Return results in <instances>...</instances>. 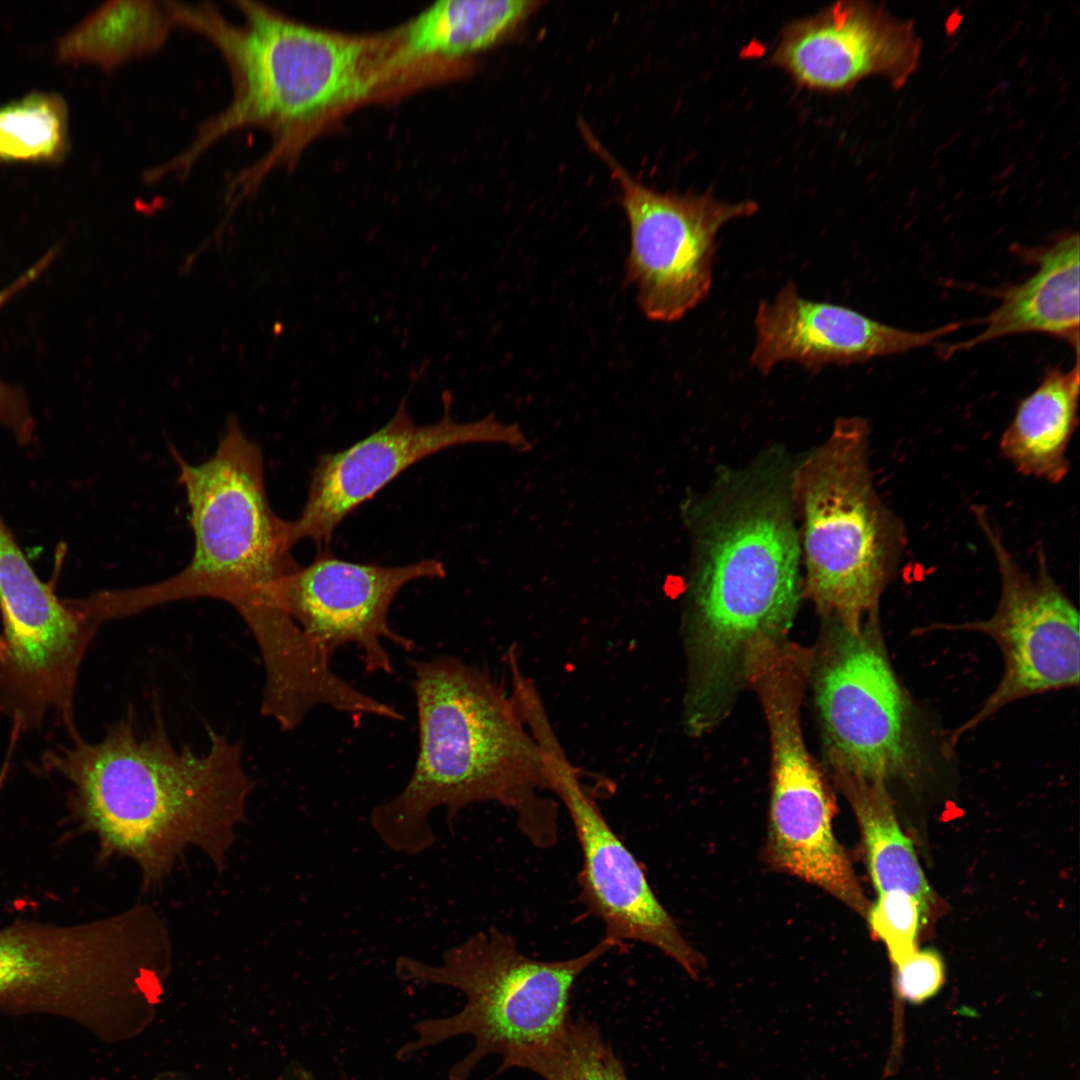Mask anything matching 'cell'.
<instances>
[{"instance_id":"obj_17","label":"cell","mask_w":1080,"mask_h":1080,"mask_svg":"<svg viewBox=\"0 0 1080 1080\" xmlns=\"http://www.w3.org/2000/svg\"><path fill=\"white\" fill-rule=\"evenodd\" d=\"M920 50L912 24L871 4L844 1L788 25L773 59L802 86L840 91L873 74L903 85Z\"/></svg>"},{"instance_id":"obj_2","label":"cell","mask_w":1080,"mask_h":1080,"mask_svg":"<svg viewBox=\"0 0 1080 1080\" xmlns=\"http://www.w3.org/2000/svg\"><path fill=\"white\" fill-rule=\"evenodd\" d=\"M209 746L177 748L160 713L142 732L134 710L97 743L81 737L48 751L46 769L72 786L70 806L99 858H127L145 890L158 887L191 848L221 871L246 817L254 783L241 744L206 726Z\"/></svg>"},{"instance_id":"obj_14","label":"cell","mask_w":1080,"mask_h":1080,"mask_svg":"<svg viewBox=\"0 0 1080 1080\" xmlns=\"http://www.w3.org/2000/svg\"><path fill=\"white\" fill-rule=\"evenodd\" d=\"M542 746L551 791L566 807L580 844V898L602 921L604 938L613 946L625 941L651 945L697 978L704 967L702 957L682 936L639 861L584 790L558 739L548 738Z\"/></svg>"},{"instance_id":"obj_26","label":"cell","mask_w":1080,"mask_h":1080,"mask_svg":"<svg viewBox=\"0 0 1080 1080\" xmlns=\"http://www.w3.org/2000/svg\"><path fill=\"white\" fill-rule=\"evenodd\" d=\"M866 917L874 935L885 943L894 965L917 951V933L924 918L911 895L902 890L878 894Z\"/></svg>"},{"instance_id":"obj_12","label":"cell","mask_w":1080,"mask_h":1080,"mask_svg":"<svg viewBox=\"0 0 1080 1080\" xmlns=\"http://www.w3.org/2000/svg\"><path fill=\"white\" fill-rule=\"evenodd\" d=\"M972 512L991 547L1000 576V598L985 620L932 625L921 631H970L999 647L1004 673L995 690L969 720L951 734L956 742L998 710L1028 696L1077 687L1080 673L1079 613L1049 573L1042 553L1031 574L1016 561L986 510Z\"/></svg>"},{"instance_id":"obj_18","label":"cell","mask_w":1080,"mask_h":1080,"mask_svg":"<svg viewBox=\"0 0 1080 1080\" xmlns=\"http://www.w3.org/2000/svg\"><path fill=\"white\" fill-rule=\"evenodd\" d=\"M960 326L951 322L926 331L901 329L845 306L807 300L788 282L757 307L750 362L763 375L783 362L816 372L828 364L863 363L934 345Z\"/></svg>"},{"instance_id":"obj_8","label":"cell","mask_w":1080,"mask_h":1080,"mask_svg":"<svg viewBox=\"0 0 1080 1080\" xmlns=\"http://www.w3.org/2000/svg\"><path fill=\"white\" fill-rule=\"evenodd\" d=\"M166 945L146 903L81 924L14 921L0 927V1006L81 1014L136 997Z\"/></svg>"},{"instance_id":"obj_31","label":"cell","mask_w":1080,"mask_h":1080,"mask_svg":"<svg viewBox=\"0 0 1080 1080\" xmlns=\"http://www.w3.org/2000/svg\"><path fill=\"white\" fill-rule=\"evenodd\" d=\"M343 1080H349V1079H348V1078H346V1077H343Z\"/></svg>"},{"instance_id":"obj_27","label":"cell","mask_w":1080,"mask_h":1080,"mask_svg":"<svg viewBox=\"0 0 1080 1080\" xmlns=\"http://www.w3.org/2000/svg\"><path fill=\"white\" fill-rule=\"evenodd\" d=\"M35 280L31 271H24L0 290V309ZM0 426L8 430L20 444H28L35 433V421L24 390L0 377Z\"/></svg>"},{"instance_id":"obj_30","label":"cell","mask_w":1080,"mask_h":1080,"mask_svg":"<svg viewBox=\"0 0 1080 1080\" xmlns=\"http://www.w3.org/2000/svg\"><path fill=\"white\" fill-rule=\"evenodd\" d=\"M4 650H5V643H4L3 639H2V636H0V659L2 658V656L4 654Z\"/></svg>"},{"instance_id":"obj_9","label":"cell","mask_w":1080,"mask_h":1080,"mask_svg":"<svg viewBox=\"0 0 1080 1080\" xmlns=\"http://www.w3.org/2000/svg\"><path fill=\"white\" fill-rule=\"evenodd\" d=\"M808 687L824 765L868 780H913L923 751L913 707L888 656L880 617L852 630L822 619Z\"/></svg>"},{"instance_id":"obj_1","label":"cell","mask_w":1080,"mask_h":1080,"mask_svg":"<svg viewBox=\"0 0 1080 1080\" xmlns=\"http://www.w3.org/2000/svg\"><path fill=\"white\" fill-rule=\"evenodd\" d=\"M796 459L769 448L685 502L691 564L682 616L685 696L726 712L755 666L789 641L804 597Z\"/></svg>"},{"instance_id":"obj_24","label":"cell","mask_w":1080,"mask_h":1080,"mask_svg":"<svg viewBox=\"0 0 1080 1080\" xmlns=\"http://www.w3.org/2000/svg\"><path fill=\"white\" fill-rule=\"evenodd\" d=\"M70 150L64 99L52 92H31L0 104V164H58Z\"/></svg>"},{"instance_id":"obj_28","label":"cell","mask_w":1080,"mask_h":1080,"mask_svg":"<svg viewBox=\"0 0 1080 1080\" xmlns=\"http://www.w3.org/2000/svg\"><path fill=\"white\" fill-rule=\"evenodd\" d=\"M895 966V992L898 1000L919 1004L933 997L945 981L944 963L938 952L925 949Z\"/></svg>"},{"instance_id":"obj_7","label":"cell","mask_w":1080,"mask_h":1080,"mask_svg":"<svg viewBox=\"0 0 1080 1080\" xmlns=\"http://www.w3.org/2000/svg\"><path fill=\"white\" fill-rule=\"evenodd\" d=\"M613 947L603 938L576 957L544 961L521 952L512 936L489 928L446 950L439 964L399 957L400 979L458 989L466 1002L451 1016L417 1022L415 1037L398 1049L397 1058L406 1061L455 1037H471L472 1049L448 1074L449 1080H467L488 1056H499L501 1067L546 1044L571 1018V993L580 975Z\"/></svg>"},{"instance_id":"obj_20","label":"cell","mask_w":1080,"mask_h":1080,"mask_svg":"<svg viewBox=\"0 0 1080 1080\" xmlns=\"http://www.w3.org/2000/svg\"><path fill=\"white\" fill-rule=\"evenodd\" d=\"M1079 356L1067 371H1047L1017 406L1000 439L1002 455L1016 471L1051 483L1069 472L1067 448L1078 424Z\"/></svg>"},{"instance_id":"obj_6","label":"cell","mask_w":1080,"mask_h":1080,"mask_svg":"<svg viewBox=\"0 0 1080 1080\" xmlns=\"http://www.w3.org/2000/svg\"><path fill=\"white\" fill-rule=\"evenodd\" d=\"M869 437L864 419L840 418L793 470L804 597L852 630L879 615L905 547L901 521L874 486Z\"/></svg>"},{"instance_id":"obj_10","label":"cell","mask_w":1080,"mask_h":1080,"mask_svg":"<svg viewBox=\"0 0 1080 1080\" xmlns=\"http://www.w3.org/2000/svg\"><path fill=\"white\" fill-rule=\"evenodd\" d=\"M0 708L16 732L53 712L70 737L77 675L100 623L79 599L62 600L30 565L0 515Z\"/></svg>"},{"instance_id":"obj_19","label":"cell","mask_w":1080,"mask_h":1080,"mask_svg":"<svg viewBox=\"0 0 1080 1080\" xmlns=\"http://www.w3.org/2000/svg\"><path fill=\"white\" fill-rule=\"evenodd\" d=\"M1079 249L1078 233H1069L1034 253L1035 273L1003 292L999 305L980 321L979 334L948 346L943 355L1034 332L1065 341L1079 356Z\"/></svg>"},{"instance_id":"obj_5","label":"cell","mask_w":1080,"mask_h":1080,"mask_svg":"<svg viewBox=\"0 0 1080 1080\" xmlns=\"http://www.w3.org/2000/svg\"><path fill=\"white\" fill-rule=\"evenodd\" d=\"M194 536L189 563L157 583L89 596L103 623L157 605L190 598H215L243 618L259 647L264 670L290 672L303 663L309 643L287 613L281 597L293 559L289 521L272 510L260 448L231 419L216 450L191 464L176 449Z\"/></svg>"},{"instance_id":"obj_11","label":"cell","mask_w":1080,"mask_h":1080,"mask_svg":"<svg viewBox=\"0 0 1080 1080\" xmlns=\"http://www.w3.org/2000/svg\"><path fill=\"white\" fill-rule=\"evenodd\" d=\"M579 128L621 190L630 227L626 279L637 288L644 315L675 322L700 304L713 281L716 236L727 222L757 210L751 201L728 203L710 193H663L632 177L584 122Z\"/></svg>"},{"instance_id":"obj_23","label":"cell","mask_w":1080,"mask_h":1080,"mask_svg":"<svg viewBox=\"0 0 1080 1080\" xmlns=\"http://www.w3.org/2000/svg\"><path fill=\"white\" fill-rule=\"evenodd\" d=\"M829 772L856 816L875 890L878 894L891 890L908 893L919 903L925 921L934 896L913 845L899 826L886 783L843 771Z\"/></svg>"},{"instance_id":"obj_3","label":"cell","mask_w":1080,"mask_h":1080,"mask_svg":"<svg viewBox=\"0 0 1080 1080\" xmlns=\"http://www.w3.org/2000/svg\"><path fill=\"white\" fill-rule=\"evenodd\" d=\"M241 21L211 2L167 1L177 28L218 51L231 80V100L203 121L183 150L155 165L158 181L184 178L216 143L237 131L260 129L271 148L227 183L239 201L255 193L304 133L321 118L372 94L388 67L375 40L325 31L257 1H235Z\"/></svg>"},{"instance_id":"obj_15","label":"cell","mask_w":1080,"mask_h":1080,"mask_svg":"<svg viewBox=\"0 0 1080 1080\" xmlns=\"http://www.w3.org/2000/svg\"><path fill=\"white\" fill-rule=\"evenodd\" d=\"M445 575L444 565L435 559L382 566L341 559L326 548L285 578L281 597L287 613L325 661L330 663L339 647L354 643L362 650L366 672L389 674L393 668L382 639L413 648L410 639L389 626L395 596L414 580Z\"/></svg>"},{"instance_id":"obj_29","label":"cell","mask_w":1080,"mask_h":1080,"mask_svg":"<svg viewBox=\"0 0 1080 1080\" xmlns=\"http://www.w3.org/2000/svg\"><path fill=\"white\" fill-rule=\"evenodd\" d=\"M273 1080H296L293 1076L287 1073H281L277 1078Z\"/></svg>"},{"instance_id":"obj_4","label":"cell","mask_w":1080,"mask_h":1080,"mask_svg":"<svg viewBox=\"0 0 1080 1080\" xmlns=\"http://www.w3.org/2000/svg\"><path fill=\"white\" fill-rule=\"evenodd\" d=\"M419 752L400 793L377 805L370 823L392 851L416 855L435 835L428 816L447 809L449 823L466 806L497 802L511 810L539 847L557 840V810L543 749L514 699L488 672L453 656L412 662Z\"/></svg>"},{"instance_id":"obj_22","label":"cell","mask_w":1080,"mask_h":1080,"mask_svg":"<svg viewBox=\"0 0 1080 1080\" xmlns=\"http://www.w3.org/2000/svg\"><path fill=\"white\" fill-rule=\"evenodd\" d=\"M175 28L166 1H109L59 38L56 57L112 71L157 52Z\"/></svg>"},{"instance_id":"obj_16","label":"cell","mask_w":1080,"mask_h":1080,"mask_svg":"<svg viewBox=\"0 0 1080 1080\" xmlns=\"http://www.w3.org/2000/svg\"><path fill=\"white\" fill-rule=\"evenodd\" d=\"M767 856L777 869L823 889L867 916L870 905L833 830V793L803 736L770 743Z\"/></svg>"},{"instance_id":"obj_13","label":"cell","mask_w":1080,"mask_h":1080,"mask_svg":"<svg viewBox=\"0 0 1080 1080\" xmlns=\"http://www.w3.org/2000/svg\"><path fill=\"white\" fill-rule=\"evenodd\" d=\"M402 399L395 414L380 429L351 446L323 454L312 471L308 495L300 515L289 521L294 546L311 540L319 550L328 548L338 525L369 501L406 469L439 451L474 443H500L519 451L530 448L516 424L492 414L472 422H457L450 415L435 423H414Z\"/></svg>"},{"instance_id":"obj_25","label":"cell","mask_w":1080,"mask_h":1080,"mask_svg":"<svg viewBox=\"0 0 1080 1080\" xmlns=\"http://www.w3.org/2000/svg\"><path fill=\"white\" fill-rule=\"evenodd\" d=\"M528 1070L542 1080H629L613 1048L598 1025L570 1018L563 1030L546 1044L523 1052L497 1069Z\"/></svg>"},{"instance_id":"obj_21","label":"cell","mask_w":1080,"mask_h":1080,"mask_svg":"<svg viewBox=\"0 0 1080 1080\" xmlns=\"http://www.w3.org/2000/svg\"><path fill=\"white\" fill-rule=\"evenodd\" d=\"M538 5L535 1L441 0L401 32L391 69L429 58H457L488 48L513 31Z\"/></svg>"}]
</instances>
